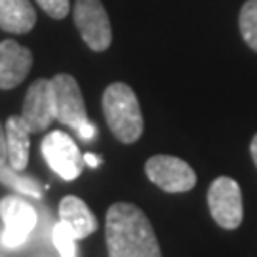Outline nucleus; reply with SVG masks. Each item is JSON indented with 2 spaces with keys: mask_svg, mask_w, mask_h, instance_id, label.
<instances>
[{
  "mask_svg": "<svg viewBox=\"0 0 257 257\" xmlns=\"http://www.w3.org/2000/svg\"><path fill=\"white\" fill-rule=\"evenodd\" d=\"M105 236L109 257H162L151 221L134 204L110 206Z\"/></svg>",
  "mask_w": 257,
  "mask_h": 257,
  "instance_id": "nucleus-1",
  "label": "nucleus"
},
{
  "mask_svg": "<svg viewBox=\"0 0 257 257\" xmlns=\"http://www.w3.org/2000/svg\"><path fill=\"white\" fill-rule=\"evenodd\" d=\"M103 112L114 138L134 143L143 134V116L139 101L128 84L114 82L103 93Z\"/></svg>",
  "mask_w": 257,
  "mask_h": 257,
  "instance_id": "nucleus-2",
  "label": "nucleus"
},
{
  "mask_svg": "<svg viewBox=\"0 0 257 257\" xmlns=\"http://www.w3.org/2000/svg\"><path fill=\"white\" fill-rule=\"evenodd\" d=\"M54 95L55 120L73 128L84 141H92L97 136V128L88 118L80 86L71 74H55L50 80Z\"/></svg>",
  "mask_w": 257,
  "mask_h": 257,
  "instance_id": "nucleus-3",
  "label": "nucleus"
},
{
  "mask_svg": "<svg viewBox=\"0 0 257 257\" xmlns=\"http://www.w3.org/2000/svg\"><path fill=\"white\" fill-rule=\"evenodd\" d=\"M208 206L213 221L221 229L234 230L244 219L242 189L232 177H217L208 189Z\"/></svg>",
  "mask_w": 257,
  "mask_h": 257,
  "instance_id": "nucleus-4",
  "label": "nucleus"
},
{
  "mask_svg": "<svg viewBox=\"0 0 257 257\" xmlns=\"http://www.w3.org/2000/svg\"><path fill=\"white\" fill-rule=\"evenodd\" d=\"M74 23L84 42L93 52H105L112 42V29L101 0H76Z\"/></svg>",
  "mask_w": 257,
  "mask_h": 257,
  "instance_id": "nucleus-5",
  "label": "nucleus"
},
{
  "mask_svg": "<svg viewBox=\"0 0 257 257\" xmlns=\"http://www.w3.org/2000/svg\"><path fill=\"white\" fill-rule=\"evenodd\" d=\"M145 174L166 193H187L196 185V174L193 168L172 155L151 156L145 164Z\"/></svg>",
  "mask_w": 257,
  "mask_h": 257,
  "instance_id": "nucleus-6",
  "label": "nucleus"
},
{
  "mask_svg": "<svg viewBox=\"0 0 257 257\" xmlns=\"http://www.w3.org/2000/svg\"><path fill=\"white\" fill-rule=\"evenodd\" d=\"M42 155L48 166L65 181H73L82 172V156L71 136L55 130L42 139Z\"/></svg>",
  "mask_w": 257,
  "mask_h": 257,
  "instance_id": "nucleus-7",
  "label": "nucleus"
},
{
  "mask_svg": "<svg viewBox=\"0 0 257 257\" xmlns=\"http://www.w3.org/2000/svg\"><path fill=\"white\" fill-rule=\"evenodd\" d=\"M0 217L6 229L2 232V244L6 248H19L37 227V211L19 196H6L0 202Z\"/></svg>",
  "mask_w": 257,
  "mask_h": 257,
  "instance_id": "nucleus-8",
  "label": "nucleus"
},
{
  "mask_svg": "<svg viewBox=\"0 0 257 257\" xmlns=\"http://www.w3.org/2000/svg\"><path fill=\"white\" fill-rule=\"evenodd\" d=\"M21 118L27 124L33 134L44 132L55 120L54 95H52V84L46 78H38L29 86Z\"/></svg>",
  "mask_w": 257,
  "mask_h": 257,
  "instance_id": "nucleus-9",
  "label": "nucleus"
},
{
  "mask_svg": "<svg viewBox=\"0 0 257 257\" xmlns=\"http://www.w3.org/2000/svg\"><path fill=\"white\" fill-rule=\"evenodd\" d=\"M33 67V54L16 40L0 42V90H12L25 80Z\"/></svg>",
  "mask_w": 257,
  "mask_h": 257,
  "instance_id": "nucleus-10",
  "label": "nucleus"
},
{
  "mask_svg": "<svg viewBox=\"0 0 257 257\" xmlns=\"http://www.w3.org/2000/svg\"><path fill=\"white\" fill-rule=\"evenodd\" d=\"M59 219L73 229L78 240L90 236L93 230L97 229V219L93 217L90 208L86 206L84 200H80L78 196H73V194L65 196L59 202Z\"/></svg>",
  "mask_w": 257,
  "mask_h": 257,
  "instance_id": "nucleus-11",
  "label": "nucleus"
},
{
  "mask_svg": "<svg viewBox=\"0 0 257 257\" xmlns=\"http://www.w3.org/2000/svg\"><path fill=\"white\" fill-rule=\"evenodd\" d=\"M4 132H6L8 164L18 172H23L29 162V139L33 132L27 128L21 116H10Z\"/></svg>",
  "mask_w": 257,
  "mask_h": 257,
  "instance_id": "nucleus-12",
  "label": "nucleus"
},
{
  "mask_svg": "<svg viewBox=\"0 0 257 257\" xmlns=\"http://www.w3.org/2000/svg\"><path fill=\"white\" fill-rule=\"evenodd\" d=\"M37 23V14L29 0H0V29L25 35Z\"/></svg>",
  "mask_w": 257,
  "mask_h": 257,
  "instance_id": "nucleus-13",
  "label": "nucleus"
},
{
  "mask_svg": "<svg viewBox=\"0 0 257 257\" xmlns=\"http://www.w3.org/2000/svg\"><path fill=\"white\" fill-rule=\"evenodd\" d=\"M0 181L4 185H8V187H12L16 193L25 194V196L40 198V194H42V189H40V185H38L35 177L21 174L18 170H14L10 164L0 166Z\"/></svg>",
  "mask_w": 257,
  "mask_h": 257,
  "instance_id": "nucleus-14",
  "label": "nucleus"
},
{
  "mask_svg": "<svg viewBox=\"0 0 257 257\" xmlns=\"http://www.w3.org/2000/svg\"><path fill=\"white\" fill-rule=\"evenodd\" d=\"M240 33L251 50L257 52V0H248L240 10Z\"/></svg>",
  "mask_w": 257,
  "mask_h": 257,
  "instance_id": "nucleus-15",
  "label": "nucleus"
},
{
  "mask_svg": "<svg viewBox=\"0 0 257 257\" xmlns=\"http://www.w3.org/2000/svg\"><path fill=\"white\" fill-rule=\"evenodd\" d=\"M52 240H54L55 249L59 251L61 257H76V234L73 232V229L59 221L52 230Z\"/></svg>",
  "mask_w": 257,
  "mask_h": 257,
  "instance_id": "nucleus-16",
  "label": "nucleus"
},
{
  "mask_svg": "<svg viewBox=\"0 0 257 257\" xmlns=\"http://www.w3.org/2000/svg\"><path fill=\"white\" fill-rule=\"evenodd\" d=\"M37 2L38 6L54 19H63L69 14V10H71L69 0H37Z\"/></svg>",
  "mask_w": 257,
  "mask_h": 257,
  "instance_id": "nucleus-17",
  "label": "nucleus"
},
{
  "mask_svg": "<svg viewBox=\"0 0 257 257\" xmlns=\"http://www.w3.org/2000/svg\"><path fill=\"white\" fill-rule=\"evenodd\" d=\"M8 164V149H6V132L0 124V166Z\"/></svg>",
  "mask_w": 257,
  "mask_h": 257,
  "instance_id": "nucleus-18",
  "label": "nucleus"
},
{
  "mask_svg": "<svg viewBox=\"0 0 257 257\" xmlns=\"http://www.w3.org/2000/svg\"><path fill=\"white\" fill-rule=\"evenodd\" d=\"M82 158H84V162L90 166V168H97V166L101 164V158H99V156H95V155H92V153L84 155Z\"/></svg>",
  "mask_w": 257,
  "mask_h": 257,
  "instance_id": "nucleus-19",
  "label": "nucleus"
},
{
  "mask_svg": "<svg viewBox=\"0 0 257 257\" xmlns=\"http://www.w3.org/2000/svg\"><path fill=\"white\" fill-rule=\"evenodd\" d=\"M249 151H251V158H253V162H255V166H257V134L253 136V139H251V147H249Z\"/></svg>",
  "mask_w": 257,
  "mask_h": 257,
  "instance_id": "nucleus-20",
  "label": "nucleus"
}]
</instances>
